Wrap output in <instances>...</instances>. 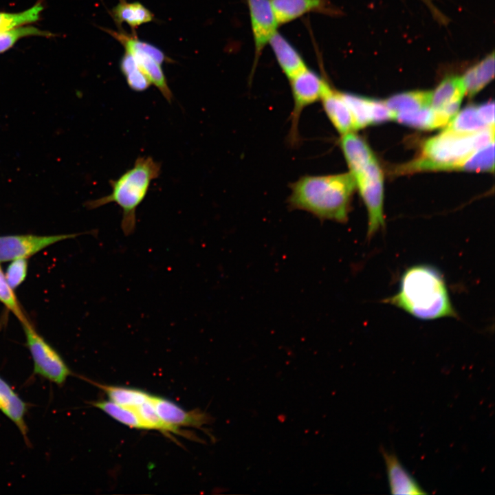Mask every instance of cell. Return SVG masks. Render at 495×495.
<instances>
[{"label": "cell", "instance_id": "obj_1", "mask_svg": "<svg viewBox=\"0 0 495 495\" xmlns=\"http://www.w3.org/2000/svg\"><path fill=\"white\" fill-rule=\"evenodd\" d=\"M397 293L384 301L422 320L456 318L445 278L435 267L418 264L402 274Z\"/></svg>", "mask_w": 495, "mask_h": 495}, {"label": "cell", "instance_id": "obj_2", "mask_svg": "<svg viewBox=\"0 0 495 495\" xmlns=\"http://www.w3.org/2000/svg\"><path fill=\"white\" fill-rule=\"evenodd\" d=\"M355 187L350 173L304 175L291 184L287 202L321 220L346 223Z\"/></svg>", "mask_w": 495, "mask_h": 495}, {"label": "cell", "instance_id": "obj_3", "mask_svg": "<svg viewBox=\"0 0 495 495\" xmlns=\"http://www.w3.org/2000/svg\"><path fill=\"white\" fill-rule=\"evenodd\" d=\"M161 164L150 156L138 157L132 168L118 178L110 180L111 192L88 201V209H96L116 203L122 211L121 228L125 236L132 234L136 227V209L144 199L151 182L160 176Z\"/></svg>", "mask_w": 495, "mask_h": 495}, {"label": "cell", "instance_id": "obj_4", "mask_svg": "<svg viewBox=\"0 0 495 495\" xmlns=\"http://www.w3.org/2000/svg\"><path fill=\"white\" fill-rule=\"evenodd\" d=\"M492 141H494V126L473 133H457L444 129L425 142L419 157L399 170H459L464 160Z\"/></svg>", "mask_w": 495, "mask_h": 495}, {"label": "cell", "instance_id": "obj_5", "mask_svg": "<svg viewBox=\"0 0 495 495\" xmlns=\"http://www.w3.org/2000/svg\"><path fill=\"white\" fill-rule=\"evenodd\" d=\"M26 344L34 364V373L58 386L72 371L58 352L34 329L30 321L22 324Z\"/></svg>", "mask_w": 495, "mask_h": 495}, {"label": "cell", "instance_id": "obj_6", "mask_svg": "<svg viewBox=\"0 0 495 495\" xmlns=\"http://www.w3.org/2000/svg\"><path fill=\"white\" fill-rule=\"evenodd\" d=\"M352 176L367 210L366 236L370 239L385 226L384 175L375 159L361 172Z\"/></svg>", "mask_w": 495, "mask_h": 495}, {"label": "cell", "instance_id": "obj_7", "mask_svg": "<svg viewBox=\"0 0 495 495\" xmlns=\"http://www.w3.org/2000/svg\"><path fill=\"white\" fill-rule=\"evenodd\" d=\"M289 80L294 100L289 139L292 144H296L298 141V126L302 111L320 100L328 82L307 67Z\"/></svg>", "mask_w": 495, "mask_h": 495}, {"label": "cell", "instance_id": "obj_8", "mask_svg": "<svg viewBox=\"0 0 495 495\" xmlns=\"http://www.w3.org/2000/svg\"><path fill=\"white\" fill-rule=\"evenodd\" d=\"M78 235V234L0 236V262L28 258L48 246L65 239L74 238Z\"/></svg>", "mask_w": 495, "mask_h": 495}, {"label": "cell", "instance_id": "obj_9", "mask_svg": "<svg viewBox=\"0 0 495 495\" xmlns=\"http://www.w3.org/2000/svg\"><path fill=\"white\" fill-rule=\"evenodd\" d=\"M255 49V60L258 59L278 25L270 0H247Z\"/></svg>", "mask_w": 495, "mask_h": 495}, {"label": "cell", "instance_id": "obj_10", "mask_svg": "<svg viewBox=\"0 0 495 495\" xmlns=\"http://www.w3.org/2000/svg\"><path fill=\"white\" fill-rule=\"evenodd\" d=\"M151 402L160 418L170 426L200 428L209 416L199 410L188 411L167 399L151 395Z\"/></svg>", "mask_w": 495, "mask_h": 495}, {"label": "cell", "instance_id": "obj_11", "mask_svg": "<svg viewBox=\"0 0 495 495\" xmlns=\"http://www.w3.org/2000/svg\"><path fill=\"white\" fill-rule=\"evenodd\" d=\"M465 94L462 77H447L432 91L430 107L442 112L451 120L458 112Z\"/></svg>", "mask_w": 495, "mask_h": 495}, {"label": "cell", "instance_id": "obj_12", "mask_svg": "<svg viewBox=\"0 0 495 495\" xmlns=\"http://www.w3.org/2000/svg\"><path fill=\"white\" fill-rule=\"evenodd\" d=\"M320 101L326 116L340 135L356 131L353 119L342 92L333 89L327 83Z\"/></svg>", "mask_w": 495, "mask_h": 495}, {"label": "cell", "instance_id": "obj_13", "mask_svg": "<svg viewBox=\"0 0 495 495\" xmlns=\"http://www.w3.org/2000/svg\"><path fill=\"white\" fill-rule=\"evenodd\" d=\"M28 404L0 375V411L17 427L23 439L30 446L28 428L25 420Z\"/></svg>", "mask_w": 495, "mask_h": 495}, {"label": "cell", "instance_id": "obj_14", "mask_svg": "<svg viewBox=\"0 0 495 495\" xmlns=\"http://www.w3.org/2000/svg\"><path fill=\"white\" fill-rule=\"evenodd\" d=\"M382 452L386 464L389 488L392 494H426L395 454H390L385 450H382Z\"/></svg>", "mask_w": 495, "mask_h": 495}, {"label": "cell", "instance_id": "obj_15", "mask_svg": "<svg viewBox=\"0 0 495 495\" xmlns=\"http://www.w3.org/2000/svg\"><path fill=\"white\" fill-rule=\"evenodd\" d=\"M341 135L340 148L349 173L354 175L364 170L375 157L367 143L354 131Z\"/></svg>", "mask_w": 495, "mask_h": 495}, {"label": "cell", "instance_id": "obj_16", "mask_svg": "<svg viewBox=\"0 0 495 495\" xmlns=\"http://www.w3.org/2000/svg\"><path fill=\"white\" fill-rule=\"evenodd\" d=\"M268 43L280 67L288 79L307 67L298 51L277 31L271 36Z\"/></svg>", "mask_w": 495, "mask_h": 495}, {"label": "cell", "instance_id": "obj_17", "mask_svg": "<svg viewBox=\"0 0 495 495\" xmlns=\"http://www.w3.org/2000/svg\"><path fill=\"white\" fill-rule=\"evenodd\" d=\"M278 25L314 11L324 10V0H270Z\"/></svg>", "mask_w": 495, "mask_h": 495}, {"label": "cell", "instance_id": "obj_18", "mask_svg": "<svg viewBox=\"0 0 495 495\" xmlns=\"http://www.w3.org/2000/svg\"><path fill=\"white\" fill-rule=\"evenodd\" d=\"M129 53L134 57L138 67L150 80L151 85H154L165 99L168 102H171L173 94L167 83L161 66L162 64L147 52L135 51Z\"/></svg>", "mask_w": 495, "mask_h": 495}, {"label": "cell", "instance_id": "obj_19", "mask_svg": "<svg viewBox=\"0 0 495 495\" xmlns=\"http://www.w3.org/2000/svg\"><path fill=\"white\" fill-rule=\"evenodd\" d=\"M494 53L485 56L479 63L470 68L462 76L465 94L475 96L494 77Z\"/></svg>", "mask_w": 495, "mask_h": 495}, {"label": "cell", "instance_id": "obj_20", "mask_svg": "<svg viewBox=\"0 0 495 495\" xmlns=\"http://www.w3.org/2000/svg\"><path fill=\"white\" fill-rule=\"evenodd\" d=\"M111 15L118 27L126 23L133 30L151 22L154 19L153 14L140 2H128L126 0H119L112 8Z\"/></svg>", "mask_w": 495, "mask_h": 495}, {"label": "cell", "instance_id": "obj_21", "mask_svg": "<svg viewBox=\"0 0 495 495\" xmlns=\"http://www.w3.org/2000/svg\"><path fill=\"white\" fill-rule=\"evenodd\" d=\"M395 120L419 129L432 130L446 126L450 118L442 112L427 107L410 113H399Z\"/></svg>", "mask_w": 495, "mask_h": 495}, {"label": "cell", "instance_id": "obj_22", "mask_svg": "<svg viewBox=\"0 0 495 495\" xmlns=\"http://www.w3.org/2000/svg\"><path fill=\"white\" fill-rule=\"evenodd\" d=\"M431 98V91H412L395 94L384 102L397 116L430 107Z\"/></svg>", "mask_w": 495, "mask_h": 495}, {"label": "cell", "instance_id": "obj_23", "mask_svg": "<svg viewBox=\"0 0 495 495\" xmlns=\"http://www.w3.org/2000/svg\"><path fill=\"white\" fill-rule=\"evenodd\" d=\"M446 126L445 130L457 133H473L490 127L481 120L475 105L457 112Z\"/></svg>", "mask_w": 495, "mask_h": 495}, {"label": "cell", "instance_id": "obj_24", "mask_svg": "<svg viewBox=\"0 0 495 495\" xmlns=\"http://www.w3.org/2000/svg\"><path fill=\"white\" fill-rule=\"evenodd\" d=\"M107 395L109 400L121 406L135 408L150 399L151 395L142 390L117 386L96 384Z\"/></svg>", "mask_w": 495, "mask_h": 495}, {"label": "cell", "instance_id": "obj_25", "mask_svg": "<svg viewBox=\"0 0 495 495\" xmlns=\"http://www.w3.org/2000/svg\"><path fill=\"white\" fill-rule=\"evenodd\" d=\"M103 30L118 41L124 47L126 52L146 51L152 54L161 64L164 62H172L160 49L152 44L140 40L135 34H128L122 30L115 31L104 28Z\"/></svg>", "mask_w": 495, "mask_h": 495}, {"label": "cell", "instance_id": "obj_26", "mask_svg": "<svg viewBox=\"0 0 495 495\" xmlns=\"http://www.w3.org/2000/svg\"><path fill=\"white\" fill-rule=\"evenodd\" d=\"M93 405L124 425L133 428L146 429L134 408L117 404L110 400L96 402Z\"/></svg>", "mask_w": 495, "mask_h": 495}, {"label": "cell", "instance_id": "obj_27", "mask_svg": "<svg viewBox=\"0 0 495 495\" xmlns=\"http://www.w3.org/2000/svg\"><path fill=\"white\" fill-rule=\"evenodd\" d=\"M459 170L476 172H494V141L490 142L473 152L463 161Z\"/></svg>", "mask_w": 495, "mask_h": 495}, {"label": "cell", "instance_id": "obj_28", "mask_svg": "<svg viewBox=\"0 0 495 495\" xmlns=\"http://www.w3.org/2000/svg\"><path fill=\"white\" fill-rule=\"evenodd\" d=\"M120 67L129 87L135 91H143L151 85L150 80L138 67L134 57L125 52L122 56Z\"/></svg>", "mask_w": 495, "mask_h": 495}, {"label": "cell", "instance_id": "obj_29", "mask_svg": "<svg viewBox=\"0 0 495 495\" xmlns=\"http://www.w3.org/2000/svg\"><path fill=\"white\" fill-rule=\"evenodd\" d=\"M43 10V5L41 2H37L22 12H0V32L34 23L39 20Z\"/></svg>", "mask_w": 495, "mask_h": 495}, {"label": "cell", "instance_id": "obj_30", "mask_svg": "<svg viewBox=\"0 0 495 495\" xmlns=\"http://www.w3.org/2000/svg\"><path fill=\"white\" fill-rule=\"evenodd\" d=\"M342 95L349 109L356 130L371 124L370 98L343 92Z\"/></svg>", "mask_w": 495, "mask_h": 495}, {"label": "cell", "instance_id": "obj_31", "mask_svg": "<svg viewBox=\"0 0 495 495\" xmlns=\"http://www.w3.org/2000/svg\"><path fill=\"white\" fill-rule=\"evenodd\" d=\"M32 36L49 38L54 36V34L49 31L26 25L1 31L0 32V54L10 50L21 38Z\"/></svg>", "mask_w": 495, "mask_h": 495}, {"label": "cell", "instance_id": "obj_32", "mask_svg": "<svg viewBox=\"0 0 495 495\" xmlns=\"http://www.w3.org/2000/svg\"><path fill=\"white\" fill-rule=\"evenodd\" d=\"M151 398L148 401L134 408L140 419L144 423L146 429L157 430L164 432L181 434L182 432L179 428L168 425L160 418L151 402Z\"/></svg>", "mask_w": 495, "mask_h": 495}, {"label": "cell", "instance_id": "obj_33", "mask_svg": "<svg viewBox=\"0 0 495 495\" xmlns=\"http://www.w3.org/2000/svg\"><path fill=\"white\" fill-rule=\"evenodd\" d=\"M13 290L7 282L0 266V302L18 318L22 324L29 320L21 309Z\"/></svg>", "mask_w": 495, "mask_h": 495}, {"label": "cell", "instance_id": "obj_34", "mask_svg": "<svg viewBox=\"0 0 495 495\" xmlns=\"http://www.w3.org/2000/svg\"><path fill=\"white\" fill-rule=\"evenodd\" d=\"M11 261L4 274L9 285L14 289L25 280L28 264L27 258H17Z\"/></svg>", "mask_w": 495, "mask_h": 495}, {"label": "cell", "instance_id": "obj_35", "mask_svg": "<svg viewBox=\"0 0 495 495\" xmlns=\"http://www.w3.org/2000/svg\"><path fill=\"white\" fill-rule=\"evenodd\" d=\"M370 110L371 124L395 120L396 114L387 107L384 100L370 99Z\"/></svg>", "mask_w": 495, "mask_h": 495}, {"label": "cell", "instance_id": "obj_36", "mask_svg": "<svg viewBox=\"0 0 495 495\" xmlns=\"http://www.w3.org/2000/svg\"><path fill=\"white\" fill-rule=\"evenodd\" d=\"M477 110L481 120L487 126H494V103L493 101L478 105Z\"/></svg>", "mask_w": 495, "mask_h": 495}]
</instances>
